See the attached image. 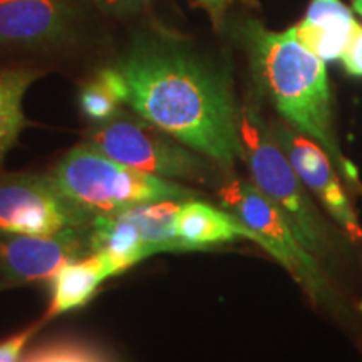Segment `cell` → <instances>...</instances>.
Instances as JSON below:
<instances>
[{"label": "cell", "instance_id": "obj_1", "mask_svg": "<svg viewBox=\"0 0 362 362\" xmlns=\"http://www.w3.org/2000/svg\"><path fill=\"white\" fill-rule=\"evenodd\" d=\"M110 67L119 101L148 123L225 171L242 160L230 81L183 40L141 35Z\"/></svg>", "mask_w": 362, "mask_h": 362}, {"label": "cell", "instance_id": "obj_2", "mask_svg": "<svg viewBox=\"0 0 362 362\" xmlns=\"http://www.w3.org/2000/svg\"><path fill=\"white\" fill-rule=\"evenodd\" d=\"M253 69L275 110L288 126L322 146L346 181L356 185L354 166L342 156L332 126V103L325 62L298 42L292 29L270 33L247 25Z\"/></svg>", "mask_w": 362, "mask_h": 362}, {"label": "cell", "instance_id": "obj_3", "mask_svg": "<svg viewBox=\"0 0 362 362\" xmlns=\"http://www.w3.org/2000/svg\"><path fill=\"white\" fill-rule=\"evenodd\" d=\"M57 187L89 215H116L153 202L188 200L197 189L112 160L93 144L74 146L51 171Z\"/></svg>", "mask_w": 362, "mask_h": 362}, {"label": "cell", "instance_id": "obj_4", "mask_svg": "<svg viewBox=\"0 0 362 362\" xmlns=\"http://www.w3.org/2000/svg\"><path fill=\"white\" fill-rule=\"evenodd\" d=\"M240 141L242 161L250 171L252 183L279 208L312 255H329L334 243L327 223L272 134L270 126L250 104L240 110Z\"/></svg>", "mask_w": 362, "mask_h": 362}, {"label": "cell", "instance_id": "obj_5", "mask_svg": "<svg viewBox=\"0 0 362 362\" xmlns=\"http://www.w3.org/2000/svg\"><path fill=\"white\" fill-rule=\"evenodd\" d=\"M86 143L112 160L160 178L183 185H208L214 180V161L136 112L129 115L119 110L111 119L90 124L86 131Z\"/></svg>", "mask_w": 362, "mask_h": 362}, {"label": "cell", "instance_id": "obj_6", "mask_svg": "<svg viewBox=\"0 0 362 362\" xmlns=\"http://www.w3.org/2000/svg\"><path fill=\"white\" fill-rule=\"evenodd\" d=\"M216 197L220 206L260 235L264 250L277 260L314 300L332 304V288L317 257L302 245L279 208L252 181L242 178L221 181L216 188Z\"/></svg>", "mask_w": 362, "mask_h": 362}, {"label": "cell", "instance_id": "obj_7", "mask_svg": "<svg viewBox=\"0 0 362 362\" xmlns=\"http://www.w3.org/2000/svg\"><path fill=\"white\" fill-rule=\"evenodd\" d=\"M51 173H0V233L51 235L90 225Z\"/></svg>", "mask_w": 362, "mask_h": 362}, {"label": "cell", "instance_id": "obj_8", "mask_svg": "<svg viewBox=\"0 0 362 362\" xmlns=\"http://www.w3.org/2000/svg\"><path fill=\"white\" fill-rule=\"evenodd\" d=\"M93 253L90 225L51 235L0 233V279L12 285L51 282Z\"/></svg>", "mask_w": 362, "mask_h": 362}, {"label": "cell", "instance_id": "obj_9", "mask_svg": "<svg viewBox=\"0 0 362 362\" xmlns=\"http://www.w3.org/2000/svg\"><path fill=\"white\" fill-rule=\"evenodd\" d=\"M270 129L305 188L315 194L330 216L352 238H362V228L357 216L339 183L336 171L332 168L334 163L322 146L305 134L298 133L292 126L274 123L270 124Z\"/></svg>", "mask_w": 362, "mask_h": 362}, {"label": "cell", "instance_id": "obj_10", "mask_svg": "<svg viewBox=\"0 0 362 362\" xmlns=\"http://www.w3.org/2000/svg\"><path fill=\"white\" fill-rule=\"evenodd\" d=\"M74 17L71 0H0V44L59 42L71 33Z\"/></svg>", "mask_w": 362, "mask_h": 362}, {"label": "cell", "instance_id": "obj_11", "mask_svg": "<svg viewBox=\"0 0 362 362\" xmlns=\"http://www.w3.org/2000/svg\"><path fill=\"white\" fill-rule=\"evenodd\" d=\"M176 233L189 247V250H210V248L245 238L264 248L260 235L240 221L223 206L200 200V197L188 198L181 205L176 216Z\"/></svg>", "mask_w": 362, "mask_h": 362}, {"label": "cell", "instance_id": "obj_12", "mask_svg": "<svg viewBox=\"0 0 362 362\" xmlns=\"http://www.w3.org/2000/svg\"><path fill=\"white\" fill-rule=\"evenodd\" d=\"M357 22L342 0H312L304 21L292 27L298 42L324 62L341 59Z\"/></svg>", "mask_w": 362, "mask_h": 362}, {"label": "cell", "instance_id": "obj_13", "mask_svg": "<svg viewBox=\"0 0 362 362\" xmlns=\"http://www.w3.org/2000/svg\"><path fill=\"white\" fill-rule=\"evenodd\" d=\"M111 277H116V272L101 253H90L86 259L64 267L51 280V302L44 319L51 320L89 304L103 282Z\"/></svg>", "mask_w": 362, "mask_h": 362}, {"label": "cell", "instance_id": "obj_14", "mask_svg": "<svg viewBox=\"0 0 362 362\" xmlns=\"http://www.w3.org/2000/svg\"><path fill=\"white\" fill-rule=\"evenodd\" d=\"M40 76H44L42 71L30 67H0V168L22 131L30 124L22 103L27 89Z\"/></svg>", "mask_w": 362, "mask_h": 362}, {"label": "cell", "instance_id": "obj_15", "mask_svg": "<svg viewBox=\"0 0 362 362\" xmlns=\"http://www.w3.org/2000/svg\"><path fill=\"white\" fill-rule=\"evenodd\" d=\"M185 200H165L121 211L146 245L149 255L168 252H192L176 233V216Z\"/></svg>", "mask_w": 362, "mask_h": 362}, {"label": "cell", "instance_id": "obj_16", "mask_svg": "<svg viewBox=\"0 0 362 362\" xmlns=\"http://www.w3.org/2000/svg\"><path fill=\"white\" fill-rule=\"evenodd\" d=\"M121 104L123 103L119 101L115 90L111 89V86L106 83V79L99 72L96 78L88 81L79 90L81 112L90 124L104 123V121L111 119L121 110Z\"/></svg>", "mask_w": 362, "mask_h": 362}, {"label": "cell", "instance_id": "obj_17", "mask_svg": "<svg viewBox=\"0 0 362 362\" xmlns=\"http://www.w3.org/2000/svg\"><path fill=\"white\" fill-rule=\"evenodd\" d=\"M24 362H110L101 352L79 342H54L33 352Z\"/></svg>", "mask_w": 362, "mask_h": 362}, {"label": "cell", "instance_id": "obj_18", "mask_svg": "<svg viewBox=\"0 0 362 362\" xmlns=\"http://www.w3.org/2000/svg\"><path fill=\"white\" fill-rule=\"evenodd\" d=\"M44 322H47V320H39V322L29 325L27 329L21 330V332L13 334V336L6 339L4 342H0V362H19L22 351L25 349L30 339L39 332V329L42 327Z\"/></svg>", "mask_w": 362, "mask_h": 362}, {"label": "cell", "instance_id": "obj_19", "mask_svg": "<svg viewBox=\"0 0 362 362\" xmlns=\"http://www.w3.org/2000/svg\"><path fill=\"white\" fill-rule=\"evenodd\" d=\"M341 61L351 76L362 78V27L359 24L354 29V34H352Z\"/></svg>", "mask_w": 362, "mask_h": 362}, {"label": "cell", "instance_id": "obj_20", "mask_svg": "<svg viewBox=\"0 0 362 362\" xmlns=\"http://www.w3.org/2000/svg\"><path fill=\"white\" fill-rule=\"evenodd\" d=\"M104 11L115 13V16H124L141 11L151 0H96Z\"/></svg>", "mask_w": 362, "mask_h": 362}, {"label": "cell", "instance_id": "obj_21", "mask_svg": "<svg viewBox=\"0 0 362 362\" xmlns=\"http://www.w3.org/2000/svg\"><path fill=\"white\" fill-rule=\"evenodd\" d=\"M198 2L203 4V6H206L210 11L220 12V11H223V8L228 6L230 2H235V0H198Z\"/></svg>", "mask_w": 362, "mask_h": 362}, {"label": "cell", "instance_id": "obj_22", "mask_svg": "<svg viewBox=\"0 0 362 362\" xmlns=\"http://www.w3.org/2000/svg\"><path fill=\"white\" fill-rule=\"evenodd\" d=\"M352 7H354L356 13H359L362 19V0H352Z\"/></svg>", "mask_w": 362, "mask_h": 362}, {"label": "cell", "instance_id": "obj_23", "mask_svg": "<svg viewBox=\"0 0 362 362\" xmlns=\"http://www.w3.org/2000/svg\"><path fill=\"white\" fill-rule=\"evenodd\" d=\"M8 287H12V285L8 284V282H6V280H4V279H0V292L6 291V288H8Z\"/></svg>", "mask_w": 362, "mask_h": 362}]
</instances>
